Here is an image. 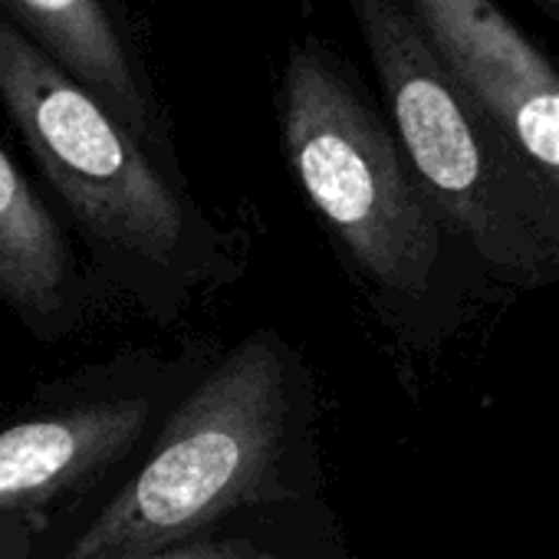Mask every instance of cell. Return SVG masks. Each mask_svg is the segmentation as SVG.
<instances>
[{
  "label": "cell",
  "mask_w": 559,
  "mask_h": 559,
  "mask_svg": "<svg viewBox=\"0 0 559 559\" xmlns=\"http://www.w3.org/2000/svg\"><path fill=\"white\" fill-rule=\"evenodd\" d=\"M0 109L112 284L155 317L224 270V243L155 155L70 73L0 21Z\"/></svg>",
  "instance_id": "1"
},
{
  "label": "cell",
  "mask_w": 559,
  "mask_h": 559,
  "mask_svg": "<svg viewBox=\"0 0 559 559\" xmlns=\"http://www.w3.org/2000/svg\"><path fill=\"white\" fill-rule=\"evenodd\" d=\"M284 346L257 333L230 349L171 412L135 477L96 513L63 559H135L263 500L294 415Z\"/></svg>",
  "instance_id": "2"
},
{
  "label": "cell",
  "mask_w": 559,
  "mask_h": 559,
  "mask_svg": "<svg viewBox=\"0 0 559 559\" xmlns=\"http://www.w3.org/2000/svg\"><path fill=\"white\" fill-rule=\"evenodd\" d=\"M405 162L441 221L523 280L559 263V194L471 103L402 0H353Z\"/></svg>",
  "instance_id": "3"
},
{
  "label": "cell",
  "mask_w": 559,
  "mask_h": 559,
  "mask_svg": "<svg viewBox=\"0 0 559 559\" xmlns=\"http://www.w3.org/2000/svg\"><path fill=\"white\" fill-rule=\"evenodd\" d=\"M280 129L300 191L349 260L389 294H421L441 217L392 129L320 40L290 47Z\"/></svg>",
  "instance_id": "4"
},
{
  "label": "cell",
  "mask_w": 559,
  "mask_h": 559,
  "mask_svg": "<svg viewBox=\"0 0 559 559\" xmlns=\"http://www.w3.org/2000/svg\"><path fill=\"white\" fill-rule=\"evenodd\" d=\"M471 103L559 194V73L493 0H405Z\"/></svg>",
  "instance_id": "5"
},
{
  "label": "cell",
  "mask_w": 559,
  "mask_h": 559,
  "mask_svg": "<svg viewBox=\"0 0 559 559\" xmlns=\"http://www.w3.org/2000/svg\"><path fill=\"white\" fill-rule=\"evenodd\" d=\"M148 415L145 399H96L0 431V559H31L57 507L119 464Z\"/></svg>",
  "instance_id": "6"
},
{
  "label": "cell",
  "mask_w": 559,
  "mask_h": 559,
  "mask_svg": "<svg viewBox=\"0 0 559 559\" xmlns=\"http://www.w3.org/2000/svg\"><path fill=\"white\" fill-rule=\"evenodd\" d=\"M0 21L93 93L148 152H162L155 99L106 0H0Z\"/></svg>",
  "instance_id": "7"
},
{
  "label": "cell",
  "mask_w": 559,
  "mask_h": 559,
  "mask_svg": "<svg viewBox=\"0 0 559 559\" xmlns=\"http://www.w3.org/2000/svg\"><path fill=\"white\" fill-rule=\"evenodd\" d=\"M0 304L44 343L70 336L86 320V290L70 240L4 148H0Z\"/></svg>",
  "instance_id": "8"
},
{
  "label": "cell",
  "mask_w": 559,
  "mask_h": 559,
  "mask_svg": "<svg viewBox=\"0 0 559 559\" xmlns=\"http://www.w3.org/2000/svg\"><path fill=\"white\" fill-rule=\"evenodd\" d=\"M135 559H276L273 552L257 549L247 539H214V536H194Z\"/></svg>",
  "instance_id": "9"
},
{
  "label": "cell",
  "mask_w": 559,
  "mask_h": 559,
  "mask_svg": "<svg viewBox=\"0 0 559 559\" xmlns=\"http://www.w3.org/2000/svg\"><path fill=\"white\" fill-rule=\"evenodd\" d=\"M533 4H536L539 11H546V14L559 24V0H533Z\"/></svg>",
  "instance_id": "10"
}]
</instances>
